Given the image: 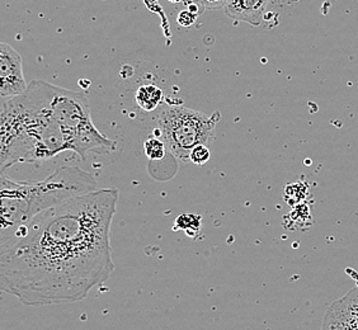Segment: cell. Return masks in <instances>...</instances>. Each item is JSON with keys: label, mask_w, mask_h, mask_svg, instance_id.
I'll return each mask as SVG.
<instances>
[{"label": "cell", "mask_w": 358, "mask_h": 330, "mask_svg": "<svg viewBox=\"0 0 358 330\" xmlns=\"http://www.w3.org/2000/svg\"><path fill=\"white\" fill-rule=\"evenodd\" d=\"M117 203V189L102 188L37 215L0 254L1 289L35 308L84 300L115 271Z\"/></svg>", "instance_id": "obj_1"}, {"label": "cell", "mask_w": 358, "mask_h": 330, "mask_svg": "<svg viewBox=\"0 0 358 330\" xmlns=\"http://www.w3.org/2000/svg\"><path fill=\"white\" fill-rule=\"evenodd\" d=\"M64 152H68L64 131L48 107L45 82L35 80L22 96L3 102L1 173L14 164L45 162Z\"/></svg>", "instance_id": "obj_2"}, {"label": "cell", "mask_w": 358, "mask_h": 330, "mask_svg": "<svg viewBox=\"0 0 358 330\" xmlns=\"http://www.w3.org/2000/svg\"><path fill=\"white\" fill-rule=\"evenodd\" d=\"M96 189V178L79 166L64 165L40 182L14 180L1 173L0 254L7 252L15 234L37 215Z\"/></svg>", "instance_id": "obj_3"}, {"label": "cell", "mask_w": 358, "mask_h": 330, "mask_svg": "<svg viewBox=\"0 0 358 330\" xmlns=\"http://www.w3.org/2000/svg\"><path fill=\"white\" fill-rule=\"evenodd\" d=\"M219 120V112L206 116L199 110L168 103L160 110L157 124L159 135L166 143L168 152L179 163L186 164L196 146L207 145L215 138V127Z\"/></svg>", "instance_id": "obj_4"}, {"label": "cell", "mask_w": 358, "mask_h": 330, "mask_svg": "<svg viewBox=\"0 0 358 330\" xmlns=\"http://www.w3.org/2000/svg\"><path fill=\"white\" fill-rule=\"evenodd\" d=\"M28 85L23 74L22 56L7 43L0 45V94L3 98L22 96Z\"/></svg>", "instance_id": "obj_5"}, {"label": "cell", "mask_w": 358, "mask_h": 330, "mask_svg": "<svg viewBox=\"0 0 358 330\" xmlns=\"http://www.w3.org/2000/svg\"><path fill=\"white\" fill-rule=\"evenodd\" d=\"M322 330H358V287L331 303L325 311Z\"/></svg>", "instance_id": "obj_6"}, {"label": "cell", "mask_w": 358, "mask_h": 330, "mask_svg": "<svg viewBox=\"0 0 358 330\" xmlns=\"http://www.w3.org/2000/svg\"><path fill=\"white\" fill-rule=\"evenodd\" d=\"M269 0H227L224 12L234 21L250 26H259L263 22Z\"/></svg>", "instance_id": "obj_7"}, {"label": "cell", "mask_w": 358, "mask_h": 330, "mask_svg": "<svg viewBox=\"0 0 358 330\" xmlns=\"http://www.w3.org/2000/svg\"><path fill=\"white\" fill-rule=\"evenodd\" d=\"M136 103L145 112H152L163 103L164 92L155 84H144L136 92Z\"/></svg>", "instance_id": "obj_8"}, {"label": "cell", "mask_w": 358, "mask_h": 330, "mask_svg": "<svg viewBox=\"0 0 358 330\" xmlns=\"http://www.w3.org/2000/svg\"><path fill=\"white\" fill-rule=\"evenodd\" d=\"M166 150H168V148H166V143L155 136H150L144 141L145 155L152 162L164 159Z\"/></svg>", "instance_id": "obj_9"}, {"label": "cell", "mask_w": 358, "mask_h": 330, "mask_svg": "<svg viewBox=\"0 0 358 330\" xmlns=\"http://www.w3.org/2000/svg\"><path fill=\"white\" fill-rule=\"evenodd\" d=\"M201 220L202 219H201L200 215L183 213L176 221V229H182L186 231L187 235L193 236V235L199 234V231H200Z\"/></svg>", "instance_id": "obj_10"}, {"label": "cell", "mask_w": 358, "mask_h": 330, "mask_svg": "<svg viewBox=\"0 0 358 330\" xmlns=\"http://www.w3.org/2000/svg\"><path fill=\"white\" fill-rule=\"evenodd\" d=\"M211 158V152L207 148V145H199L193 149L191 155H189V162L193 164L205 165Z\"/></svg>", "instance_id": "obj_11"}, {"label": "cell", "mask_w": 358, "mask_h": 330, "mask_svg": "<svg viewBox=\"0 0 358 330\" xmlns=\"http://www.w3.org/2000/svg\"><path fill=\"white\" fill-rule=\"evenodd\" d=\"M197 17H199L197 14L193 13L189 9H186V10H182V12L178 14L177 22H178L179 26L192 27L193 24L197 21Z\"/></svg>", "instance_id": "obj_12"}, {"label": "cell", "mask_w": 358, "mask_h": 330, "mask_svg": "<svg viewBox=\"0 0 358 330\" xmlns=\"http://www.w3.org/2000/svg\"><path fill=\"white\" fill-rule=\"evenodd\" d=\"M197 1L199 4H201L205 9L208 10H216V9H224L225 4L227 3V0H194Z\"/></svg>", "instance_id": "obj_13"}, {"label": "cell", "mask_w": 358, "mask_h": 330, "mask_svg": "<svg viewBox=\"0 0 358 330\" xmlns=\"http://www.w3.org/2000/svg\"><path fill=\"white\" fill-rule=\"evenodd\" d=\"M168 1H171V3H179V1H182V0H168Z\"/></svg>", "instance_id": "obj_14"}]
</instances>
